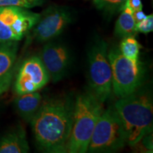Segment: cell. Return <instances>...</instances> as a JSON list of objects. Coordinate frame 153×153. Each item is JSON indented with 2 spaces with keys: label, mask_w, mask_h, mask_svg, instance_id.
<instances>
[{
  "label": "cell",
  "mask_w": 153,
  "mask_h": 153,
  "mask_svg": "<svg viewBox=\"0 0 153 153\" xmlns=\"http://www.w3.org/2000/svg\"><path fill=\"white\" fill-rule=\"evenodd\" d=\"M127 145L121 120L114 106L104 110L91 135L87 152L106 153L116 152Z\"/></svg>",
  "instance_id": "cell-4"
},
{
  "label": "cell",
  "mask_w": 153,
  "mask_h": 153,
  "mask_svg": "<svg viewBox=\"0 0 153 153\" xmlns=\"http://www.w3.org/2000/svg\"><path fill=\"white\" fill-rule=\"evenodd\" d=\"M41 14L21 7H0V42L19 41L30 31Z\"/></svg>",
  "instance_id": "cell-7"
},
{
  "label": "cell",
  "mask_w": 153,
  "mask_h": 153,
  "mask_svg": "<svg viewBox=\"0 0 153 153\" xmlns=\"http://www.w3.org/2000/svg\"><path fill=\"white\" fill-rule=\"evenodd\" d=\"M104 110L103 103L90 90L76 96L72 129L67 143L66 152H87L96 124Z\"/></svg>",
  "instance_id": "cell-3"
},
{
  "label": "cell",
  "mask_w": 153,
  "mask_h": 153,
  "mask_svg": "<svg viewBox=\"0 0 153 153\" xmlns=\"http://www.w3.org/2000/svg\"><path fill=\"white\" fill-rule=\"evenodd\" d=\"M108 45L99 39L92 44L88 52V79L91 91L104 103L112 92V72L108 57Z\"/></svg>",
  "instance_id": "cell-5"
},
{
  "label": "cell",
  "mask_w": 153,
  "mask_h": 153,
  "mask_svg": "<svg viewBox=\"0 0 153 153\" xmlns=\"http://www.w3.org/2000/svg\"><path fill=\"white\" fill-rule=\"evenodd\" d=\"M115 26V34L118 38H123L134 36L135 31V22L133 16V11L124 5Z\"/></svg>",
  "instance_id": "cell-14"
},
{
  "label": "cell",
  "mask_w": 153,
  "mask_h": 153,
  "mask_svg": "<svg viewBox=\"0 0 153 153\" xmlns=\"http://www.w3.org/2000/svg\"><path fill=\"white\" fill-rule=\"evenodd\" d=\"M74 98L61 94L43 99L30 122L38 148L49 153L66 152L73 120Z\"/></svg>",
  "instance_id": "cell-1"
},
{
  "label": "cell",
  "mask_w": 153,
  "mask_h": 153,
  "mask_svg": "<svg viewBox=\"0 0 153 153\" xmlns=\"http://www.w3.org/2000/svg\"><path fill=\"white\" fill-rule=\"evenodd\" d=\"M124 5L129 7L133 11L143 9V4L141 0H126Z\"/></svg>",
  "instance_id": "cell-20"
},
{
  "label": "cell",
  "mask_w": 153,
  "mask_h": 153,
  "mask_svg": "<svg viewBox=\"0 0 153 153\" xmlns=\"http://www.w3.org/2000/svg\"><path fill=\"white\" fill-rule=\"evenodd\" d=\"M44 1L45 0H0V7L15 6L30 9L41 6Z\"/></svg>",
  "instance_id": "cell-17"
},
{
  "label": "cell",
  "mask_w": 153,
  "mask_h": 153,
  "mask_svg": "<svg viewBox=\"0 0 153 153\" xmlns=\"http://www.w3.org/2000/svg\"><path fill=\"white\" fill-rule=\"evenodd\" d=\"M153 30V15L150 14L145 17L143 21L135 24V31L142 33H149Z\"/></svg>",
  "instance_id": "cell-18"
},
{
  "label": "cell",
  "mask_w": 153,
  "mask_h": 153,
  "mask_svg": "<svg viewBox=\"0 0 153 153\" xmlns=\"http://www.w3.org/2000/svg\"><path fill=\"white\" fill-rule=\"evenodd\" d=\"M140 49V45L133 36L122 38L118 47L120 53L134 62H140L139 56Z\"/></svg>",
  "instance_id": "cell-15"
},
{
  "label": "cell",
  "mask_w": 153,
  "mask_h": 153,
  "mask_svg": "<svg viewBox=\"0 0 153 153\" xmlns=\"http://www.w3.org/2000/svg\"><path fill=\"white\" fill-rule=\"evenodd\" d=\"M30 148L26 132L19 125L0 138V153H27Z\"/></svg>",
  "instance_id": "cell-11"
},
{
  "label": "cell",
  "mask_w": 153,
  "mask_h": 153,
  "mask_svg": "<svg viewBox=\"0 0 153 153\" xmlns=\"http://www.w3.org/2000/svg\"><path fill=\"white\" fill-rule=\"evenodd\" d=\"M133 16L135 22V24H136L137 23L141 22V21L145 19V17L147 16L144 14L143 9H139V10L133 11Z\"/></svg>",
  "instance_id": "cell-21"
},
{
  "label": "cell",
  "mask_w": 153,
  "mask_h": 153,
  "mask_svg": "<svg viewBox=\"0 0 153 153\" xmlns=\"http://www.w3.org/2000/svg\"><path fill=\"white\" fill-rule=\"evenodd\" d=\"M72 20L70 9L53 5L41 14L39 20L30 30L31 39L37 43H46L60 36Z\"/></svg>",
  "instance_id": "cell-8"
},
{
  "label": "cell",
  "mask_w": 153,
  "mask_h": 153,
  "mask_svg": "<svg viewBox=\"0 0 153 153\" xmlns=\"http://www.w3.org/2000/svg\"><path fill=\"white\" fill-rule=\"evenodd\" d=\"M112 72V91L119 98L127 97L140 87L143 69L140 62H134L120 53L118 48L108 51Z\"/></svg>",
  "instance_id": "cell-6"
},
{
  "label": "cell",
  "mask_w": 153,
  "mask_h": 153,
  "mask_svg": "<svg viewBox=\"0 0 153 153\" xmlns=\"http://www.w3.org/2000/svg\"><path fill=\"white\" fill-rule=\"evenodd\" d=\"M39 57L53 83L60 81L65 76L70 65L71 55L64 43L51 41L46 42Z\"/></svg>",
  "instance_id": "cell-10"
},
{
  "label": "cell",
  "mask_w": 153,
  "mask_h": 153,
  "mask_svg": "<svg viewBox=\"0 0 153 153\" xmlns=\"http://www.w3.org/2000/svg\"><path fill=\"white\" fill-rule=\"evenodd\" d=\"M43 97L37 91L17 94L14 99V107L17 114L26 123H30L35 117L41 106Z\"/></svg>",
  "instance_id": "cell-12"
},
{
  "label": "cell",
  "mask_w": 153,
  "mask_h": 153,
  "mask_svg": "<svg viewBox=\"0 0 153 153\" xmlns=\"http://www.w3.org/2000/svg\"><path fill=\"white\" fill-rule=\"evenodd\" d=\"M126 0H94V4L99 10L112 13L121 10Z\"/></svg>",
  "instance_id": "cell-16"
},
{
  "label": "cell",
  "mask_w": 153,
  "mask_h": 153,
  "mask_svg": "<svg viewBox=\"0 0 153 153\" xmlns=\"http://www.w3.org/2000/svg\"><path fill=\"white\" fill-rule=\"evenodd\" d=\"M18 50V41L0 42V78L14 69Z\"/></svg>",
  "instance_id": "cell-13"
},
{
  "label": "cell",
  "mask_w": 153,
  "mask_h": 153,
  "mask_svg": "<svg viewBox=\"0 0 153 153\" xmlns=\"http://www.w3.org/2000/svg\"><path fill=\"white\" fill-rule=\"evenodd\" d=\"M113 106L121 120L127 145L134 146L143 137L152 133L153 104L148 91L138 89L127 97L119 98Z\"/></svg>",
  "instance_id": "cell-2"
},
{
  "label": "cell",
  "mask_w": 153,
  "mask_h": 153,
  "mask_svg": "<svg viewBox=\"0 0 153 153\" xmlns=\"http://www.w3.org/2000/svg\"><path fill=\"white\" fill-rule=\"evenodd\" d=\"M50 76L38 55L26 58L19 68L15 77L16 94L37 91L50 82Z\"/></svg>",
  "instance_id": "cell-9"
},
{
  "label": "cell",
  "mask_w": 153,
  "mask_h": 153,
  "mask_svg": "<svg viewBox=\"0 0 153 153\" xmlns=\"http://www.w3.org/2000/svg\"><path fill=\"white\" fill-rule=\"evenodd\" d=\"M14 71L15 70L14 68L9 73L0 78V96L8 90L14 78Z\"/></svg>",
  "instance_id": "cell-19"
}]
</instances>
